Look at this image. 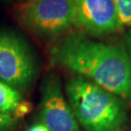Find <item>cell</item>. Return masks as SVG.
<instances>
[{
    "label": "cell",
    "mask_w": 131,
    "mask_h": 131,
    "mask_svg": "<svg viewBox=\"0 0 131 131\" xmlns=\"http://www.w3.org/2000/svg\"><path fill=\"white\" fill-rule=\"evenodd\" d=\"M52 60L131 102V58L123 47L71 34L50 50Z\"/></svg>",
    "instance_id": "1"
},
{
    "label": "cell",
    "mask_w": 131,
    "mask_h": 131,
    "mask_svg": "<svg viewBox=\"0 0 131 131\" xmlns=\"http://www.w3.org/2000/svg\"><path fill=\"white\" fill-rule=\"evenodd\" d=\"M65 89L76 119L85 131H124L128 117L121 97L80 76L71 78Z\"/></svg>",
    "instance_id": "2"
},
{
    "label": "cell",
    "mask_w": 131,
    "mask_h": 131,
    "mask_svg": "<svg viewBox=\"0 0 131 131\" xmlns=\"http://www.w3.org/2000/svg\"><path fill=\"white\" fill-rule=\"evenodd\" d=\"M20 24L34 34L56 37L76 25L74 0H24L17 8Z\"/></svg>",
    "instance_id": "3"
},
{
    "label": "cell",
    "mask_w": 131,
    "mask_h": 131,
    "mask_svg": "<svg viewBox=\"0 0 131 131\" xmlns=\"http://www.w3.org/2000/svg\"><path fill=\"white\" fill-rule=\"evenodd\" d=\"M34 73L32 56L24 41L13 33L0 31V81L14 89H25Z\"/></svg>",
    "instance_id": "4"
},
{
    "label": "cell",
    "mask_w": 131,
    "mask_h": 131,
    "mask_svg": "<svg viewBox=\"0 0 131 131\" xmlns=\"http://www.w3.org/2000/svg\"><path fill=\"white\" fill-rule=\"evenodd\" d=\"M40 119L50 131H81L56 76H49L43 84Z\"/></svg>",
    "instance_id": "5"
},
{
    "label": "cell",
    "mask_w": 131,
    "mask_h": 131,
    "mask_svg": "<svg viewBox=\"0 0 131 131\" xmlns=\"http://www.w3.org/2000/svg\"><path fill=\"white\" fill-rule=\"evenodd\" d=\"M76 25L91 35H106L122 27L113 0H74Z\"/></svg>",
    "instance_id": "6"
},
{
    "label": "cell",
    "mask_w": 131,
    "mask_h": 131,
    "mask_svg": "<svg viewBox=\"0 0 131 131\" xmlns=\"http://www.w3.org/2000/svg\"><path fill=\"white\" fill-rule=\"evenodd\" d=\"M21 101V95L16 89L0 81V113H14Z\"/></svg>",
    "instance_id": "7"
},
{
    "label": "cell",
    "mask_w": 131,
    "mask_h": 131,
    "mask_svg": "<svg viewBox=\"0 0 131 131\" xmlns=\"http://www.w3.org/2000/svg\"><path fill=\"white\" fill-rule=\"evenodd\" d=\"M122 26L131 25V0H113Z\"/></svg>",
    "instance_id": "8"
},
{
    "label": "cell",
    "mask_w": 131,
    "mask_h": 131,
    "mask_svg": "<svg viewBox=\"0 0 131 131\" xmlns=\"http://www.w3.org/2000/svg\"><path fill=\"white\" fill-rule=\"evenodd\" d=\"M32 104L28 101H20V103L18 105L14 111V117L19 118V117H24L27 114L32 111Z\"/></svg>",
    "instance_id": "9"
},
{
    "label": "cell",
    "mask_w": 131,
    "mask_h": 131,
    "mask_svg": "<svg viewBox=\"0 0 131 131\" xmlns=\"http://www.w3.org/2000/svg\"><path fill=\"white\" fill-rule=\"evenodd\" d=\"M15 125V118L7 114L0 113V131H7Z\"/></svg>",
    "instance_id": "10"
},
{
    "label": "cell",
    "mask_w": 131,
    "mask_h": 131,
    "mask_svg": "<svg viewBox=\"0 0 131 131\" xmlns=\"http://www.w3.org/2000/svg\"><path fill=\"white\" fill-rule=\"evenodd\" d=\"M27 131H50V129L43 123H36L29 127Z\"/></svg>",
    "instance_id": "11"
},
{
    "label": "cell",
    "mask_w": 131,
    "mask_h": 131,
    "mask_svg": "<svg viewBox=\"0 0 131 131\" xmlns=\"http://www.w3.org/2000/svg\"><path fill=\"white\" fill-rule=\"evenodd\" d=\"M126 44H127V49H128V54L131 58V34L126 38Z\"/></svg>",
    "instance_id": "12"
}]
</instances>
